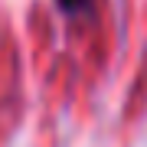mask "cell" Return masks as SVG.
Segmentation results:
<instances>
[{
	"label": "cell",
	"mask_w": 147,
	"mask_h": 147,
	"mask_svg": "<svg viewBox=\"0 0 147 147\" xmlns=\"http://www.w3.org/2000/svg\"><path fill=\"white\" fill-rule=\"evenodd\" d=\"M92 3H95V0H56V7H59L65 16H82V13H88Z\"/></svg>",
	"instance_id": "1"
}]
</instances>
